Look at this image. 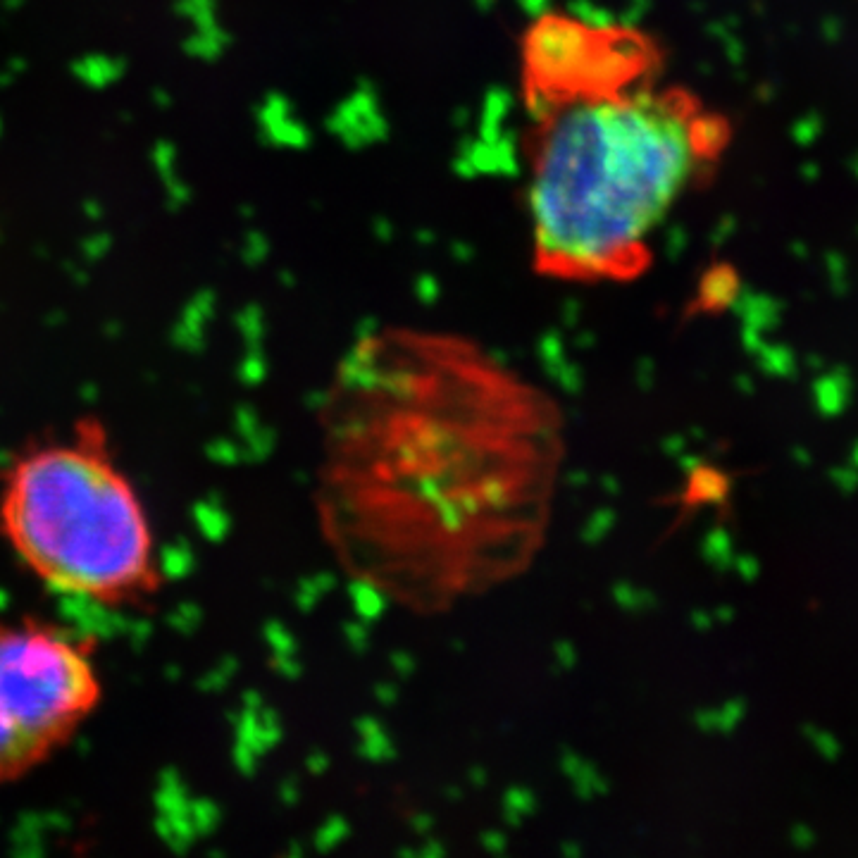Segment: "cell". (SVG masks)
Wrapping results in <instances>:
<instances>
[{
    "label": "cell",
    "instance_id": "1",
    "mask_svg": "<svg viewBox=\"0 0 858 858\" xmlns=\"http://www.w3.org/2000/svg\"><path fill=\"white\" fill-rule=\"evenodd\" d=\"M725 143L723 115L658 79L530 113L534 270L575 284L637 279L670 210L713 170Z\"/></svg>",
    "mask_w": 858,
    "mask_h": 858
},
{
    "label": "cell",
    "instance_id": "2",
    "mask_svg": "<svg viewBox=\"0 0 858 858\" xmlns=\"http://www.w3.org/2000/svg\"><path fill=\"white\" fill-rule=\"evenodd\" d=\"M0 534L36 580L96 606H139L163 582L151 518L98 420L12 460Z\"/></svg>",
    "mask_w": 858,
    "mask_h": 858
},
{
    "label": "cell",
    "instance_id": "3",
    "mask_svg": "<svg viewBox=\"0 0 858 858\" xmlns=\"http://www.w3.org/2000/svg\"><path fill=\"white\" fill-rule=\"evenodd\" d=\"M103 699L93 644L41 620L0 623V787L72 742Z\"/></svg>",
    "mask_w": 858,
    "mask_h": 858
},
{
    "label": "cell",
    "instance_id": "4",
    "mask_svg": "<svg viewBox=\"0 0 858 858\" xmlns=\"http://www.w3.org/2000/svg\"><path fill=\"white\" fill-rule=\"evenodd\" d=\"M663 55L644 31L572 12H544L520 41V89L527 113L580 98L611 96L661 72Z\"/></svg>",
    "mask_w": 858,
    "mask_h": 858
}]
</instances>
